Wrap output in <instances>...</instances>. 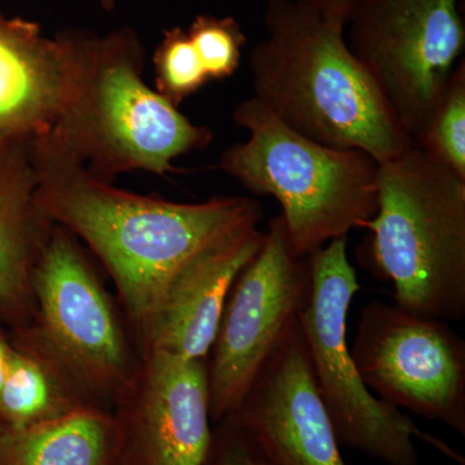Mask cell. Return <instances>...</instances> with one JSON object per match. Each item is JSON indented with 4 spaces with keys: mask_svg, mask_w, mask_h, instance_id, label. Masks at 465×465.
<instances>
[{
    "mask_svg": "<svg viewBox=\"0 0 465 465\" xmlns=\"http://www.w3.org/2000/svg\"><path fill=\"white\" fill-rule=\"evenodd\" d=\"M29 145L36 207L88 244L131 316L143 324L193 256L238 229L258 225L262 216L259 202L246 197L177 203L121 191L92 176L48 134Z\"/></svg>",
    "mask_w": 465,
    "mask_h": 465,
    "instance_id": "1",
    "label": "cell"
},
{
    "mask_svg": "<svg viewBox=\"0 0 465 465\" xmlns=\"http://www.w3.org/2000/svg\"><path fill=\"white\" fill-rule=\"evenodd\" d=\"M264 26L249 57L253 97L287 127L379 163L414 145L349 50L345 23L296 0H266Z\"/></svg>",
    "mask_w": 465,
    "mask_h": 465,
    "instance_id": "2",
    "label": "cell"
},
{
    "mask_svg": "<svg viewBox=\"0 0 465 465\" xmlns=\"http://www.w3.org/2000/svg\"><path fill=\"white\" fill-rule=\"evenodd\" d=\"M72 90L50 136L104 183L133 171L166 174L173 159L213 134L143 81V47L133 29L69 30Z\"/></svg>",
    "mask_w": 465,
    "mask_h": 465,
    "instance_id": "3",
    "label": "cell"
},
{
    "mask_svg": "<svg viewBox=\"0 0 465 465\" xmlns=\"http://www.w3.org/2000/svg\"><path fill=\"white\" fill-rule=\"evenodd\" d=\"M358 259L391 282L394 304L425 317H465V179L411 145L379 166L378 210Z\"/></svg>",
    "mask_w": 465,
    "mask_h": 465,
    "instance_id": "4",
    "label": "cell"
},
{
    "mask_svg": "<svg viewBox=\"0 0 465 465\" xmlns=\"http://www.w3.org/2000/svg\"><path fill=\"white\" fill-rule=\"evenodd\" d=\"M232 121L249 139L226 149L219 168L252 194L280 202L295 253L312 255L375 216L381 163L371 155L313 142L253 96L235 106Z\"/></svg>",
    "mask_w": 465,
    "mask_h": 465,
    "instance_id": "5",
    "label": "cell"
},
{
    "mask_svg": "<svg viewBox=\"0 0 465 465\" xmlns=\"http://www.w3.org/2000/svg\"><path fill=\"white\" fill-rule=\"evenodd\" d=\"M347 247V237L336 238L309 255L311 293L298 316L318 391L339 442L388 465H418L414 439H419L464 464V458L449 445L372 394L358 374L348 347L347 322L361 286Z\"/></svg>",
    "mask_w": 465,
    "mask_h": 465,
    "instance_id": "6",
    "label": "cell"
},
{
    "mask_svg": "<svg viewBox=\"0 0 465 465\" xmlns=\"http://www.w3.org/2000/svg\"><path fill=\"white\" fill-rule=\"evenodd\" d=\"M463 0H358L349 50L390 104L412 143L420 140L465 50Z\"/></svg>",
    "mask_w": 465,
    "mask_h": 465,
    "instance_id": "7",
    "label": "cell"
},
{
    "mask_svg": "<svg viewBox=\"0 0 465 465\" xmlns=\"http://www.w3.org/2000/svg\"><path fill=\"white\" fill-rule=\"evenodd\" d=\"M312 286L309 256L291 247L282 215L269 223L262 250L232 284L208 369L210 415L234 414L300 312Z\"/></svg>",
    "mask_w": 465,
    "mask_h": 465,
    "instance_id": "8",
    "label": "cell"
},
{
    "mask_svg": "<svg viewBox=\"0 0 465 465\" xmlns=\"http://www.w3.org/2000/svg\"><path fill=\"white\" fill-rule=\"evenodd\" d=\"M351 353L378 399L465 436V341L449 322L372 302Z\"/></svg>",
    "mask_w": 465,
    "mask_h": 465,
    "instance_id": "9",
    "label": "cell"
},
{
    "mask_svg": "<svg viewBox=\"0 0 465 465\" xmlns=\"http://www.w3.org/2000/svg\"><path fill=\"white\" fill-rule=\"evenodd\" d=\"M42 335L61 365L97 390L127 382L130 357L108 298L72 232L54 225L34 266Z\"/></svg>",
    "mask_w": 465,
    "mask_h": 465,
    "instance_id": "10",
    "label": "cell"
},
{
    "mask_svg": "<svg viewBox=\"0 0 465 465\" xmlns=\"http://www.w3.org/2000/svg\"><path fill=\"white\" fill-rule=\"evenodd\" d=\"M228 418L271 465H345L298 318Z\"/></svg>",
    "mask_w": 465,
    "mask_h": 465,
    "instance_id": "11",
    "label": "cell"
},
{
    "mask_svg": "<svg viewBox=\"0 0 465 465\" xmlns=\"http://www.w3.org/2000/svg\"><path fill=\"white\" fill-rule=\"evenodd\" d=\"M258 225L220 238L173 275L150 316V351L206 361L215 344L226 300L241 272L262 250Z\"/></svg>",
    "mask_w": 465,
    "mask_h": 465,
    "instance_id": "12",
    "label": "cell"
},
{
    "mask_svg": "<svg viewBox=\"0 0 465 465\" xmlns=\"http://www.w3.org/2000/svg\"><path fill=\"white\" fill-rule=\"evenodd\" d=\"M69 30L48 38L38 24L0 12V139L54 130L72 90Z\"/></svg>",
    "mask_w": 465,
    "mask_h": 465,
    "instance_id": "13",
    "label": "cell"
},
{
    "mask_svg": "<svg viewBox=\"0 0 465 465\" xmlns=\"http://www.w3.org/2000/svg\"><path fill=\"white\" fill-rule=\"evenodd\" d=\"M140 405L146 465H204L213 448L206 361L150 351Z\"/></svg>",
    "mask_w": 465,
    "mask_h": 465,
    "instance_id": "14",
    "label": "cell"
},
{
    "mask_svg": "<svg viewBox=\"0 0 465 465\" xmlns=\"http://www.w3.org/2000/svg\"><path fill=\"white\" fill-rule=\"evenodd\" d=\"M30 140V139H29ZM29 140L11 143L0 167V311H21L54 224L36 207V173Z\"/></svg>",
    "mask_w": 465,
    "mask_h": 465,
    "instance_id": "15",
    "label": "cell"
},
{
    "mask_svg": "<svg viewBox=\"0 0 465 465\" xmlns=\"http://www.w3.org/2000/svg\"><path fill=\"white\" fill-rule=\"evenodd\" d=\"M112 445L106 416L74 409L29 427H2L0 465H106Z\"/></svg>",
    "mask_w": 465,
    "mask_h": 465,
    "instance_id": "16",
    "label": "cell"
},
{
    "mask_svg": "<svg viewBox=\"0 0 465 465\" xmlns=\"http://www.w3.org/2000/svg\"><path fill=\"white\" fill-rule=\"evenodd\" d=\"M54 376L41 361L15 351L0 390V421L5 428L29 427L72 411Z\"/></svg>",
    "mask_w": 465,
    "mask_h": 465,
    "instance_id": "17",
    "label": "cell"
},
{
    "mask_svg": "<svg viewBox=\"0 0 465 465\" xmlns=\"http://www.w3.org/2000/svg\"><path fill=\"white\" fill-rule=\"evenodd\" d=\"M415 146L465 179L464 58L452 72L448 88Z\"/></svg>",
    "mask_w": 465,
    "mask_h": 465,
    "instance_id": "18",
    "label": "cell"
},
{
    "mask_svg": "<svg viewBox=\"0 0 465 465\" xmlns=\"http://www.w3.org/2000/svg\"><path fill=\"white\" fill-rule=\"evenodd\" d=\"M154 66L158 94L176 108L211 81L188 33L179 26L164 30Z\"/></svg>",
    "mask_w": 465,
    "mask_h": 465,
    "instance_id": "19",
    "label": "cell"
},
{
    "mask_svg": "<svg viewBox=\"0 0 465 465\" xmlns=\"http://www.w3.org/2000/svg\"><path fill=\"white\" fill-rule=\"evenodd\" d=\"M186 33L210 79L229 78L237 72L247 36L234 17L200 15Z\"/></svg>",
    "mask_w": 465,
    "mask_h": 465,
    "instance_id": "20",
    "label": "cell"
},
{
    "mask_svg": "<svg viewBox=\"0 0 465 465\" xmlns=\"http://www.w3.org/2000/svg\"><path fill=\"white\" fill-rule=\"evenodd\" d=\"M296 2L316 9L324 16L341 20L347 25L348 18L353 8L356 7L358 0H296Z\"/></svg>",
    "mask_w": 465,
    "mask_h": 465,
    "instance_id": "21",
    "label": "cell"
},
{
    "mask_svg": "<svg viewBox=\"0 0 465 465\" xmlns=\"http://www.w3.org/2000/svg\"><path fill=\"white\" fill-rule=\"evenodd\" d=\"M226 419L232 424V433L225 442L224 452H223V457L217 465H247L249 448H247L246 440L238 432L231 419Z\"/></svg>",
    "mask_w": 465,
    "mask_h": 465,
    "instance_id": "22",
    "label": "cell"
},
{
    "mask_svg": "<svg viewBox=\"0 0 465 465\" xmlns=\"http://www.w3.org/2000/svg\"><path fill=\"white\" fill-rule=\"evenodd\" d=\"M12 353H14V348L0 335V390H2L5 376H7Z\"/></svg>",
    "mask_w": 465,
    "mask_h": 465,
    "instance_id": "23",
    "label": "cell"
},
{
    "mask_svg": "<svg viewBox=\"0 0 465 465\" xmlns=\"http://www.w3.org/2000/svg\"><path fill=\"white\" fill-rule=\"evenodd\" d=\"M247 445V443H246ZM247 448H249V445H247ZM247 465H271L268 463V461L265 460L264 458L260 457L259 454H256L255 451H252L249 448V457H247Z\"/></svg>",
    "mask_w": 465,
    "mask_h": 465,
    "instance_id": "24",
    "label": "cell"
},
{
    "mask_svg": "<svg viewBox=\"0 0 465 465\" xmlns=\"http://www.w3.org/2000/svg\"><path fill=\"white\" fill-rule=\"evenodd\" d=\"M16 142V140H15ZM11 140L0 139V167H2L3 162L7 157L9 146H11Z\"/></svg>",
    "mask_w": 465,
    "mask_h": 465,
    "instance_id": "25",
    "label": "cell"
},
{
    "mask_svg": "<svg viewBox=\"0 0 465 465\" xmlns=\"http://www.w3.org/2000/svg\"><path fill=\"white\" fill-rule=\"evenodd\" d=\"M0 430H2V427H0Z\"/></svg>",
    "mask_w": 465,
    "mask_h": 465,
    "instance_id": "26",
    "label": "cell"
}]
</instances>
